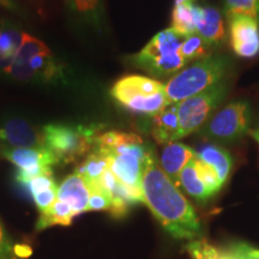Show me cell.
Returning a JSON list of instances; mask_svg holds the SVG:
<instances>
[{"label": "cell", "instance_id": "37", "mask_svg": "<svg viewBox=\"0 0 259 259\" xmlns=\"http://www.w3.org/2000/svg\"><path fill=\"white\" fill-rule=\"evenodd\" d=\"M0 4L5 5V6H10V0H0Z\"/></svg>", "mask_w": 259, "mask_h": 259}, {"label": "cell", "instance_id": "4", "mask_svg": "<svg viewBox=\"0 0 259 259\" xmlns=\"http://www.w3.org/2000/svg\"><path fill=\"white\" fill-rule=\"evenodd\" d=\"M184 37L171 28L157 32L132 58V64L155 77L178 73L187 64L181 53Z\"/></svg>", "mask_w": 259, "mask_h": 259}, {"label": "cell", "instance_id": "9", "mask_svg": "<svg viewBox=\"0 0 259 259\" xmlns=\"http://www.w3.org/2000/svg\"><path fill=\"white\" fill-rule=\"evenodd\" d=\"M233 51L238 57L254 58L259 54V21L246 16H228Z\"/></svg>", "mask_w": 259, "mask_h": 259}, {"label": "cell", "instance_id": "24", "mask_svg": "<svg viewBox=\"0 0 259 259\" xmlns=\"http://www.w3.org/2000/svg\"><path fill=\"white\" fill-rule=\"evenodd\" d=\"M36 56H52L50 48L47 45L38 40V38L31 36L29 34H23L22 36V44L19 46L17 53H16V59L29 61L31 58Z\"/></svg>", "mask_w": 259, "mask_h": 259}, {"label": "cell", "instance_id": "18", "mask_svg": "<svg viewBox=\"0 0 259 259\" xmlns=\"http://www.w3.org/2000/svg\"><path fill=\"white\" fill-rule=\"evenodd\" d=\"M197 157L212 167L218 173L221 183H226L232 170V157L228 151L218 145L210 144L200 149L197 153Z\"/></svg>", "mask_w": 259, "mask_h": 259}, {"label": "cell", "instance_id": "11", "mask_svg": "<svg viewBox=\"0 0 259 259\" xmlns=\"http://www.w3.org/2000/svg\"><path fill=\"white\" fill-rule=\"evenodd\" d=\"M2 156L14 163L18 170L52 168L59 163L47 148H2Z\"/></svg>", "mask_w": 259, "mask_h": 259}, {"label": "cell", "instance_id": "5", "mask_svg": "<svg viewBox=\"0 0 259 259\" xmlns=\"http://www.w3.org/2000/svg\"><path fill=\"white\" fill-rule=\"evenodd\" d=\"M112 95L119 103L136 113L155 115L168 106L164 85L144 76H126L112 88Z\"/></svg>", "mask_w": 259, "mask_h": 259}, {"label": "cell", "instance_id": "7", "mask_svg": "<svg viewBox=\"0 0 259 259\" xmlns=\"http://www.w3.org/2000/svg\"><path fill=\"white\" fill-rule=\"evenodd\" d=\"M227 92L228 85L225 82H220L211 88L177 103L179 139L192 135L208 120L212 112L216 111L225 100Z\"/></svg>", "mask_w": 259, "mask_h": 259}, {"label": "cell", "instance_id": "15", "mask_svg": "<svg viewBox=\"0 0 259 259\" xmlns=\"http://www.w3.org/2000/svg\"><path fill=\"white\" fill-rule=\"evenodd\" d=\"M197 34L209 44V46H219L225 38L221 12L213 6H200Z\"/></svg>", "mask_w": 259, "mask_h": 259}, {"label": "cell", "instance_id": "32", "mask_svg": "<svg viewBox=\"0 0 259 259\" xmlns=\"http://www.w3.org/2000/svg\"><path fill=\"white\" fill-rule=\"evenodd\" d=\"M58 197V187H53V189L42 191V192L32 194L31 198L35 202V205L41 211L50 208V206L57 200Z\"/></svg>", "mask_w": 259, "mask_h": 259}, {"label": "cell", "instance_id": "16", "mask_svg": "<svg viewBox=\"0 0 259 259\" xmlns=\"http://www.w3.org/2000/svg\"><path fill=\"white\" fill-rule=\"evenodd\" d=\"M200 6L194 4L193 0H176L171 12V29L181 36L196 34L198 24Z\"/></svg>", "mask_w": 259, "mask_h": 259}, {"label": "cell", "instance_id": "33", "mask_svg": "<svg viewBox=\"0 0 259 259\" xmlns=\"http://www.w3.org/2000/svg\"><path fill=\"white\" fill-rule=\"evenodd\" d=\"M14 253L17 255L18 258H28L29 255L32 253V250L30 246L25 245V244H19L16 245L14 248H12Z\"/></svg>", "mask_w": 259, "mask_h": 259}, {"label": "cell", "instance_id": "28", "mask_svg": "<svg viewBox=\"0 0 259 259\" xmlns=\"http://www.w3.org/2000/svg\"><path fill=\"white\" fill-rule=\"evenodd\" d=\"M71 8L85 17L97 19L102 10L101 0H67Z\"/></svg>", "mask_w": 259, "mask_h": 259}, {"label": "cell", "instance_id": "22", "mask_svg": "<svg viewBox=\"0 0 259 259\" xmlns=\"http://www.w3.org/2000/svg\"><path fill=\"white\" fill-rule=\"evenodd\" d=\"M192 259H232L228 251L221 250L203 239H196L186 246Z\"/></svg>", "mask_w": 259, "mask_h": 259}, {"label": "cell", "instance_id": "6", "mask_svg": "<svg viewBox=\"0 0 259 259\" xmlns=\"http://www.w3.org/2000/svg\"><path fill=\"white\" fill-rule=\"evenodd\" d=\"M45 147L59 163H71L95 148L100 135L96 126H70L50 124L42 128Z\"/></svg>", "mask_w": 259, "mask_h": 259}, {"label": "cell", "instance_id": "10", "mask_svg": "<svg viewBox=\"0 0 259 259\" xmlns=\"http://www.w3.org/2000/svg\"><path fill=\"white\" fill-rule=\"evenodd\" d=\"M2 148H46L44 134L30 122L21 118H12L0 126Z\"/></svg>", "mask_w": 259, "mask_h": 259}, {"label": "cell", "instance_id": "3", "mask_svg": "<svg viewBox=\"0 0 259 259\" xmlns=\"http://www.w3.org/2000/svg\"><path fill=\"white\" fill-rule=\"evenodd\" d=\"M228 67V58L209 56L180 70L164 85L167 105H176L222 82Z\"/></svg>", "mask_w": 259, "mask_h": 259}, {"label": "cell", "instance_id": "26", "mask_svg": "<svg viewBox=\"0 0 259 259\" xmlns=\"http://www.w3.org/2000/svg\"><path fill=\"white\" fill-rule=\"evenodd\" d=\"M227 16H246L259 21V0H225Z\"/></svg>", "mask_w": 259, "mask_h": 259}, {"label": "cell", "instance_id": "35", "mask_svg": "<svg viewBox=\"0 0 259 259\" xmlns=\"http://www.w3.org/2000/svg\"><path fill=\"white\" fill-rule=\"evenodd\" d=\"M0 259H11V248L0 247Z\"/></svg>", "mask_w": 259, "mask_h": 259}, {"label": "cell", "instance_id": "17", "mask_svg": "<svg viewBox=\"0 0 259 259\" xmlns=\"http://www.w3.org/2000/svg\"><path fill=\"white\" fill-rule=\"evenodd\" d=\"M194 158L192 161H190L189 164L181 170L176 185L178 187H183L187 194H190L192 198L198 200V202H205V200L211 198L212 194L204 184V181L200 179Z\"/></svg>", "mask_w": 259, "mask_h": 259}, {"label": "cell", "instance_id": "25", "mask_svg": "<svg viewBox=\"0 0 259 259\" xmlns=\"http://www.w3.org/2000/svg\"><path fill=\"white\" fill-rule=\"evenodd\" d=\"M88 186L90 190L88 211H109L112 206V196L102 186L101 181L90 183Z\"/></svg>", "mask_w": 259, "mask_h": 259}, {"label": "cell", "instance_id": "30", "mask_svg": "<svg viewBox=\"0 0 259 259\" xmlns=\"http://www.w3.org/2000/svg\"><path fill=\"white\" fill-rule=\"evenodd\" d=\"M23 186L27 187L28 192L30 196H32V194L35 193L42 192V191L53 189V187H58L57 183L54 181L52 174H44V176L34 178V179L29 180L28 183Z\"/></svg>", "mask_w": 259, "mask_h": 259}, {"label": "cell", "instance_id": "12", "mask_svg": "<svg viewBox=\"0 0 259 259\" xmlns=\"http://www.w3.org/2000/svg\"><path fill=\"white\" fill-rule=\"evenodd\" d=\"M90 190L87 181L77 171L70 174L58 186V199L69 204L76 215L88 211Z\"/></svg>", "mask_w": 259, "mask_h": 259}, {"label": "cell", "instance_id": "14", "mask_svg": "<svg viewBox=\"0 0 259 259\" xmlns=\"http://www.w3.org/2000/svg\"><path fill=\"white\" fill-rule=\"evenodd\" d=\"M151 135L158 144H168L179 139V118L178 106L169 105L153 116Z\"/></svg>", "mask_w": 259, "mask_h": 259}, {"label": "cell", "instance_id": "38", "mask_svg": "<svg viewBox=\"0 0 259 259\" xmlns=\"http://www.w3.org/2000/svg\"><path fill=\"white\" fill-rule=\"evenodd\" d=\"M255 130H257V131H258V132H259V128H255Z\"/></svg>", "mask_w": 259, "mask_h": 259}, {"label": "cell", "instance_id": "21", "mask_svg": "<svg viewBox=\"0 0 259 259\" xmlns=\"http://www.w3.org/2000/svg\"><path fill=\"white\" fill-rule=\"evenodd\" d=\"M22 36L23 34H19L15 30L0 29V69L6 72H9L16 53L21 46Z\"/></svg>", "mask_w": 259, "mask_h": 259}, {"label": "cell", "instance_id": "13", "mask_svg": "<svg viewBox=\"0 0 259 259\" xmlns=\"http://www.w3.org/2000/svg\"><path fill=\"white\" fill-rule=\"evenodd\" d=\"M197 156V153L189 145L180 142H171L164 145L161 154V168L164 173L177 183L181 170Z\"/></svg>", "mask_w": 259, "mask_h": 259}, {"label": "cell", "instance_id": "1", "mask_svg": "<svg viewBox=\"0 0 259 259\" xmlns=\"http://www.w3.org/2000/svg\"><path fill=\"white\" fill-rule=\"evenodd\" d=\"M143 200L164 231L177 240H196L202 226L193 206L164 173L156 156L150 157L142 176Z\"/></svg>", "mask_w": 259, "mask_h": 259}, {"label": "cell", "instance_id": "2", "mask_svg": "<svg viewBox=\"0 0 259 259\" xmlns=\"http://www.w3.org/2000/svg\"><path fill=\"white\" fill-rule=\"evenodd\" d=\"M95 149L107 157L108 168L120 183L142 190V176L154 151L136 134L109 131L96 137Z\"/></svg>", "mask_w": 259, "mask_h": 259}, {"label": "cell", "instance_id": "8", "mask_svg": "<svg viewBox=\"0 0 259 259\" xmlns=\"http://www.w3.org/2000/svg\"><path fill=\"white\" fill-rule=\"evenodd\" d=\"M251 107L246 101H235L223 107L212 116L205 134L219 141L233 142L250 131Z\"/></svg>", "mask_w": 259, "mask_h": 259}, {"label": "cell", "instance_id": "27", "mask_svg": "<svg viewBox=\"0 0 259 259\" xmlns=\"http://www.w3.org/2000/svg\"><path fill=\"white\" fill-rule=\"evenodd\" d=\"M194 162H196V167H197V170H198L200 179L204 181V184H205L206 187H208L212 196L215 193H218L219 191L222 189L223 184L221 183V180H220V178L218 176V173L215 171V169H213L212 167H210L209 164L205 163L204 161L199 160L197 156L194 158Z\"/></svg>", "mask_w": 259, "mask_h": 259}, {"label": "cell", "instance_id": "36", "mask_svg": "<svg viewBox=\"0 0 259 259\" xmlns=\"http://www.w3.org/2000/svg\"><path fill=\"white\" fill-rule=\"evenodd\" d=\"M248 134H250L252 137L257 141V143H259V132L257 131V130H250V131H248Z\"/></svg>", "mask_w": 259, "mask_h": 259}, {"label": "cell", "instance_id": "29", "mask_svg": "<svg viewBox=\"0 0 259 259\" xmlns=\"http://www.w3.org/2000/svg\"><path fill=\"white\" fill-rule=\"evenodd\" d=\"M227 251L232 259H259V248L245 242H235Z\"/></svg>", "mask_w": 259, "mask_h": 259}, {"label": "cell", "instance_id": "31", "mask_svg": "<svg viewBox=\"0 0 259 259\" xmlns=\"http://www.w3.org/2000/svg\"><path fill=\"white\" fill-rule=\"evenodd\" d=\"M9 73L12 77L18 80H30L36 76V72L31 69V66L29 65V61H23L19 59H14L10 67Z\"/></svg>", "mask_w": 259, "mask_h": 259}, {"label": "cell", "instance_id": "20", "mask_svg": "<svg viewBox=\"0 0 259 259\" xmlns=\"http://www.w3.org/2000/svg\"><path fill=\"white\" fill-rule=\"evenodd\" d=\"M107 168H108V162L107 157L102 153H100L97 149L94 148V150L90 153L83 163L77 168V173L84 178L87 183H99L101 180V177Z\"/></svg>", "mask_w": 259, "mask_h": 259}, {"label": "cell", "instance_id": "34", "mask_svg": "<svg viewBox=\"0 0 259 259\" xmlns=\"http://www.w3.org/2000/svg\"><path fill=\"white\" fill-rule=\"evenodd\" d=\"M0 247H4V248H11L10 247L8 240H6L5 234H4V229H3L2 225H0Z\"/></svg>", "mask_w": 259, "mask_h": 259}, {"label": "cell", "instance_id": "23", "mask_svg": "<svg viewBox=\"0 0 259 259\" xmlns=\"http://www.w3.org/2000/svg\"><path fill=\"white\" fill-rule=\"evenodd\" d=\"M211 46L202 36L198 34H192L189 36L184 37L183 46H181V53L185 58L186 63L191 60L203 59V58L209 57V52Z\"/></svg>", "mask_w": 259, "mask_h": 259}, {"label": "cell", "instance_id": "19", "mask_svg": "<svg viewBox=\"0 0 259 259\" xmlns=\"http://www.w3.org/2000/svg\"><path fill=\"white\" fill-rule=\"evenodd\" d=\"M74 216L76 213L69 204L57 199L50 208L40 212L36 223V231H42L53 226H70Z\"/></svg>", "mask_w": 259, "mask_h": 259}]
</instances>
